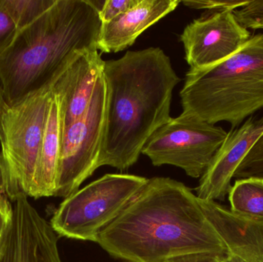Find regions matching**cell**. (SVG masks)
Masks as SVG:
<instances>
[{
  "label": "cell",
  "instance_id": "6da1fadb",
  "mask_svg": "<svg viewBox=\"0 0 263 262\" xmlns=\"http://www.w3.org/2000/svg\"><path fill=\"white\" fill-rule=\"evenodd\" d=\"M123 262H168L199 253L225 256L228 249L185 184L153 177L97 237Z\"/></svg>",
  "mask_w": 263,
  "mask_h": 262
},
{
  "label": "cell",
  "instance_id": "7a4b0ae2",
  "mask_svg": "<svg viewBox=\"0 0 263 262\" xmlns=\"http://www.w3.org/2000/svg\"><path fill=\"white\" fill-rule=\"evenodd\" d=\"M106 122L99 168L126 170L150 137L172 118L173 92L181 79L159 47L127 51L105 60Z\"/></svg>",
  "mask_w": 263,
  "mask_h": 262
},
{
  "label": "cell",
  "instance_id": "3957f363",
  "mask_svg": "<svg viewBox=\"0 0 263 262\" xmlns=\"http://www.w3.org/2000/svg\"><path fill=\"white\" fill-rule=\"evenodd\" d=\"M103 3L57 0L18 31L0 57V86L8 106L51 88L76 54L97 49Z\"/></svg>",
  "mask_w": 263,
  "mask_h": 262
},
{
  "label": "cell",
  "instance_id": "277c9868",
  "mask_svg": "<svg viewBox=\"0 0 263 262\" xmlns=\"http://www.w3.org/2000/svg\"><path fill=\"white\" fill-rule=\"evenodd\" d=\"M180 99L182 113L212 125L227 122L231 130L263 109V33L215 66L189 69Z\"/></svg>",
  "mask_w": 263,
  "mask_h": 262
},
{
  "label": "cell",
  "instance_id": "5b68a950",
  "mask_svg": "<svg viewBox=\"0 0 263 262\" xmlns=\"http://www.w3.org/2000/svg\"><path fill=\"white\" fill-rule=\"evenodd\" d=\"M51 97L52 89L47 88L7 106L2 115L0 165L12 203L29 198Z\"/></svg>",
  "mask_w": 263,
  "mask_h": 262
},
{
  "label": "cell",
  "instance_id": "8992f818",
  "mask_svg": "<svg viewBox=\"0 0 263 262\" xmlns=\"http://www.w3.org/2000/svg\"><path fill=\"white\" fill-rule=\"evenodd\" d=\"M148 178L129 174H106L63 200L51 218L60 236L97 243L110 224L140 191Z\"/></svg>",
  "mask_w": 263,
  "mask_h": 262
},
{
  "label": "cell",
  "instance_id": "52a82bcc",
  "mask_svg": "<svg viewBox=\"0 0 263 262\" xmlns=\"http://www.w3.org/2000/svg\"><path fill=\"white\" fill-rule=\"evenodd\" d=\"M227 135L221 126L182 113L155 132L142 154L153 166H176L191 178H201Z\"/></svg>",
  "mask_w": 263,
  "mask_h": 262
},
{
  "label": "cell",
  "instance_id": "ba28073f",
  "mask_svg": "<svg viewBox=\"0 0 263 262\" xmlns=\"http://www.w3.org/2000/svg\"><path fill=\"white\" fill-rule=\"evenodd\" d=\"M107 90L104 77L97 82L86 112L63 128L54 196L67 198L99 169L106 122Z\"/></svg>",
  "mask_w": 263,
  "mask_h": 262
},
{
  "label": "cell",
  "instance_id": "9c48e42d",
  "mask_svg": "<svg viewBox=\"0 0 263 262\" xmlns=\"http://www.w3.org/2000/svg\"><path fill=\"white\" fill-rule=\"evenodd\" d=\"M233 10L218 11L189 23L180 35L191 70L215 66L240 50L251 37Z\"/></svg>",
  "mask_w": 263,
  "mask_h": 262
},
{
  "label": "cell",
  "instance_id": "30bf717a",
  "mask_svg": "<svg viewBox=\"0 0 263 262\" xmlns=\"http://www.w3.org/2000/svg\"><path fill=\"white\" fill-rule=\"evenodd\" d=\"M12 218L0 252V262H63L58 235L23 197L14 201Z\"/></svg>",
  "mask_w": 263,
  "mask_h": 262
},
{
  "label": "cell",
  "instance_id": "8fae6325",
  "mask_svg": "<svg viewBox=\"0 0 263 262\" xmlns=\"http://www.w3.org/2000/svg\"><path fill=\"white\" fill-rule=\"evenodd\" d=\"M263 133V116H251L239 127L230 130L199 180L196 195L205 201H223L232 189L236 169Z\"/></svg>",
  "mask_w": 263,
  "mask_h": 262
},
{
  "label": "cell",
  "instance_id": "7c38bea8",
  "mask_svg": "<svg viewBox=\"0 0 263 262\" xmlns=\"http://www.w3.org/2000/svg\"><path fill=\"white\" fill-rule=\"evenodd\" d=\"M105 60L97 49L76 54L51 86L60 101L63 128L79 119L89 108Z\"/></svg>",
  "mask_w": 263,
  "mask_h": 262
},
{
  "label": "cell",
  "instance_id": "4fadbf2b",
  "mask_svg": "<svg viewBox=\"0 0 263 262\" xmlns=\"http://www.w3.org/2000/svg\"><path fill=\"white\" fill-rule=\"evenodd\" d=\"M198 199L229 254L239 262H263V220L235 213L216 201Z\"/></svg>",
  "mask_w": 263,
  "mask_h": 262
},
{
  "label": "cell",
  "instance_id": "5bb4252c",
  "mask_svg": "<svg viewBox=\"0 0 263 262\" xmlns=\"http://www.w3.org/2000/svg\"><path fill=\"white\" fill-rule=\"evenodd\" d=\"M180 3V0H139L123 15L102 23L97 49L105 53L127 49L142 32L173 12Z\"/></svg>",
  "mask_w": 263,
  "mask_h": 262
},
{
  "label": "cell",
  "instance_id": "9a60e30c",
  "mask_svg": "<svg viewBox=\"0 0 263 262\" xmlns=\"http://www.w3.org/2000/svg\"><path fill=\"white\" fill-rule=\"evenodd\" d=\"M63 124L60 101L52 92L44 133L29 197L54 196L61 154Z\"/></svg>",
  "mask_w": 263,
  "mask_h": 262
},
{
  "label": "cell",
  "instance_id": "2e32d148",
  "mask_svg": "<svg viewBox=\"0 0 263 262\" xmlns=\"http://www.w3.org/2000/svg\"><path fill=\"white\" fill-rule=\"evenodd\" d=\"M229 200L230 210L235 213L263 220V179L252 177L236 180Z\"/></svg>",
  "mask_w": 263,
  "mask_h": 262
},
{
  "label": "cell",
  "instance_id": "e0dca14e",
  "mask_svg": "<svg viewBox=\"0 0 263 262\" xmlns=\"http://www.w3.org/2000/svg\"><path fill=\"white\" fill-rule=\"evenodd\" d=\"M57 0H5V4L18 29L43 15Z\"/></svg>",
  "mask_w": 263,
  "mask_h": 262
},
{
  "label": "cell",
  "instance_id": "ac0fdd59",
  "mask_svg": "<svg viewBox=\"0 0 263 262\" xmlns=\"http://www.w3.org/2000/svg\"><path fill=\"white\" fill-rule=\"evenodd\" d=\"M252 177L263 179V133L236 169L233 178L241 179Z\"/></svg>",
  "mask_w": 263,
  "mask_h": 262
},
{
  "label": "cell",
  "instance_id": "d6986e66",
  "mask_svg": "<svg viewBox=\"0 0 263 262\" xmlns=\"http://www.w3.org/2000/svg\"><path fill=\"white\" fill-rule=\"evenodd\" d=\"M236 19L247 29H263V0H250L246 6L233 11Z\"/></svg>",
  "mask_w": 263,
  "mask_h": 262
},
{
  "label": "cell",
  "instance_id": "ffe728a7",
  "mask_svg": "<svg viewBox=\"0 0 263 262\" xmlns=\"http://www.w3.org/2000/svg\"><path fill=\"white\" fill-rule=\"evenodd\" d=\"M18 31L6 8L5 0H0V57L12 44Z\"/></svg>",
  "mask_w": 263,
  "mask_h": 262
},
{
  "label": "cell",
  "instance_id": "44dd1931",
  "mask_svg": "<svg viewBox=\"0 0 263 262\" xmlns=\"http://www.w3.org/2000/svg\"><path fill=\"white\" fill-rule=\"evenodd\" d=\"M250 0H184L181 3L191 9L209 10H236L246 6Z\"/></svg>",
  "mask_w": 263,
  "mask_h": 262
},
{
  "label": "cell",
  "instance_id": "7402d4cb",
  "mask_svg": "<svg viewBox=\"0 0 263 262\" xmlns=\"http://www.w3.org/2000/svg\"><path fill=\"white\" fill-rule=\"evenodd\" d=\"M139 0H106L103 3L99 15L102 23H109L134 7Z\"/></svg>",
  "mask_w": 263,
  "mask_h": 262
},
{
  "label": "cell",
  "instance_id": "603a6c76",
  "mask_svg": "<svg viewBox=\"0 0 263 262\" xmlns=\"http://www.w3.org/2000/svg\"><path fill=\"white\" fill-rule=\"evenodd\" d=\"M222 255L213 253H199L173 258L168 262H218Z\"/></svg>",
  "mask_w": 263,
  "mask_h": 262
},
{
  "label": "cell",
  "instance_id": "cb8c5ba5",
  "mask_svg": "<svg viewBox=\"0 0 263 262\" xmlns=\"http://www.w3.org/2000/svg\"><path fill=\"white\" fill-rule=\"evenodd\" d=\"M12 213L13 212H7L0 208V252L8 228L12 221Z\"/></svg>",
  "mask_w": 263,
  "mask_h": 262
},
{
  "label": "cell",
  "instance_id": "d4e9b609",
  "mask_svg": "<svg viewBox=\"0 0 263 262\" xmlns=\"http://www.w3.org/2000/svg\"><path fill=\"white\" fill-rule=\"evenodd\" d=\"M0 208L7 212H12V206L9 201V198L6 192L1 165H0Z\"/></svg>",
  "mask_w": 263,
  "mask_h": 262
},
{
  "label": "cell",
  "instance_id": "484cf974",
  "mask_svg": "<svg viewBox=\"0 0 263 262\" xmlns=\"http://www.w3.org/2000/svg\"><path fill=\"white\" fill-rule=\"evenodd\" d=\"M7 106L6 100H5L4 95H3V89H2L1 86H0V121H1L3 112L7 108ZM0 160H1V152H0Z\"/></svg>",
  "mask_w": 263,
  "mask_h": 262
},
{
  "label": "cell",
  "instance_id": "4316f807",
  "mask_svg": "<svg viewBox=\"0 0 263 262\" xmlns=\"http://www.w3.org/2000/svg\"><path fill=\"white\" fill-rule=\"evenodd\" d=\"M218 262H239V261L235 257H233V255L229 254L228 255L220 257Z\"/></svg>",
  "mask_w": 263,
  "mask_h": 262
}]
</instances>
